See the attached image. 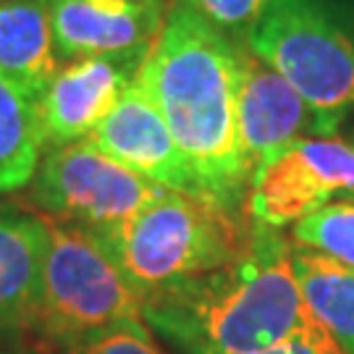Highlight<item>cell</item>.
<instances>
[{"instance_id":"6da1fadb","label":"cell","mask_w":354,"mask_h":354,"mask_svg":"<svg viewBox=\"0 0 354 354\" xmlns=\"http://www.w3.org/2000/svg\"><path fill=\"white\" fill-rule=\"evenodd\" d=\"M142 317L178 352L257 354L307 346L344 354L304 302L291 268V241L254 221L236 260L145 294Z\"/></svg>"},{"instance_id":"7a4b0ae2","label":"cell","mask_w":354,"mask_h":354,"mask_svg":"<svg viewBox=\"0 0 354 354\" xmlns=\"http://www.w3.org/2000/svg\"><path fill=\"white\" fill-rule=\"evenodd\" d=\"M137 84L158 105L197 194L247 213L250 181L236 129L239 42L184 0H171L163 29L137 71Z\"/></svg>"},{"instance_id":"3957f363","label":"cell","mask_w":354,"mask_h":354,"mask_svg":"<svg viewBox=\"0 0 354 354\" xmlns=\"http://www.w3.org/2000/svg\"><path fill=\"white\" fill-rule=\"evenodd\" d=\"M252 221L197 194L168 192L118 226L95 231L115 266L145 294L236 260Z\"/></svg>"},{"instance_id":"277c9868","label":"cell","mask_w":354,"mask_h":354,"mask_svg":"<svg viewBox=\"0 0 354 354\" xmlns=\"http://www.w3.org/2000/svg\"><path fill=\"white\" fill-rule=\"evenodd\" d=\"M247 45L313 108L317 137L354 113V0H270Z\"/></svg>"},{"instance_id":"5b68a950","label":"cell","mask_w":354,"mask_h":354,"mask_svg":"<svg viewBox=\"0 0 354 354\" xmlns=\"http://www.w3.org/2000/svg\"><path fill=\"white\" fill-rule=\"evenodd\" d=\"M45 254L39 291V344L111 328L142 317V291L115 266L87 226L42 215Z\"/></svg>"},{"instance_id":"8992f818","label":"cell","mask_w":354,"mask_h":354,"mask_svg":"<svg viewBox=\"0 0 354 354\" xmlns=\"http://www.w3.org/2000/svg\"><path fill=\"white\" fill-rule=\"evenodd\" d=\"M168 192L84 137L48 147L32 178L29 203L42 215L100 231L134 218Z\"/></svg>"},{"instance_id":"52a82bcc","label":"cell","mask_w":354,"mask_h":354,"mask_svg":"<svg viewBox=\"0 0 354 354\" xmlns=\"http://www.w3.org/2000/svg\"><path fill=\"white\" fill-rule=\"evenodd\" d=\"M354 194V147L333 137H299L254 171L244 210L270 228L294 226L333 197Z\"/></svg>"},{"instance_id":"ba28073f","label":"cell","mask_w":354,"mask_h":354,"mask_svg":"<svg viewBox=\"0 0 354 354\" xmlns=\"http://www.w3.org/2000/svg\"><path fill=\"white\" fill-rule=\"evenodd\" d=\"M147 53L64 61L39 100L45 147L84 140L124 97Z\"/></svg>"},{"instance_id":"9c48e42d","label":"cell","mask_w":354,"mask_h":354,"mask_svg":"<svg viewBox=\"0 0 354 354\" xmlns=\"http://www.w3.org/2000/svg\"><path fill=\"white\" fill-rule=\"evenodd\" d=\"M236 129L247 181L268 158L291 140L315 131V113L289 82L268 66L247 42H239Z\"/></svg>"},{"instance_id":"30bf717a","label":"cell","mask_w":354,"mask_h":354,"mask_svg":"<svg viewBox=\"0 0 354 354\" xmlns=\"http://www.w3.org/2000/svg\"><path fill=\"white\" fill-rule=\"evenodd\" d=\"M171 0H48L55 53L64 61L87 55L150 53Z\"/></svg>"},{"instance_id":"8fae6325","label":"cell","mask_w":354,"mask_h":354,"mask_svg":"<svg viewBox=\"0 0 354 354\" xmlns=\"http://www.w3.org/2000/svg\"><path fill=\"white\" fill-rule=\"evenodd\" d=\"M89 140L118 163L163 184L165 189L197 194L189 165L181 158L158 105L147 97L137 79L113 111L89 131Z\"/></svg>"},{"instance_id":"7c38bea8","label":"cell","mask_w":354,"mask_h":354,"mask_svg":"<svg viewBox=\"0 0 354 354\" xmlns=\"http://www.w3.org/2000/svg\"><path fill=\"white\" fill-rule=\"evenodd\" d=\"M42 254V218L0 207V333L37 330Z\"/></svg>"},{"instance_id":"4fadbf2b","label":"cell","mask_w":354,"mask_h":354,"mask_svg":"<svg viewBox=\"0 0 354 354\" xmlns=\"http://www.w3.org/2000/svg\"><path fill=\"white\" fill-rule=\"evenodd\" d=\"M58 68L48 0H0V74L39 102Z\"/></svg>"},{"instance_id":"5bb4252c","label":"cell","mask_w":354,"mask_h":354,"mask_svg":"<svg viewBox=\"0 0 354 354\" xmlns=\"http://www.w3.org/2000/svg\"><path fill=\"white\" fill-rule=\"evenodd\" d=\"M291 268L304 302L344 354H354V270L291 244Z\"/></svg>"},{"instance_id":"9a60e30c","label":"cell","mask_w":354,"mask_h":354,"mask_svg":"<svg viewBox=\"0 0 354 354\" xmlns=\"http://www.w3.org/2000/svg\"><path fill=\"white\" fill-rule=\"evenodd\" d=\"M39 102L0 74V194L26 187L42 160Z\"/></svg>"},{"instance_id":"2e32d148","label":"cell","mask_w":354,"mask_h":354,"mask_svg":"<svg viewBox=\"0 0 354 354\" xmlns=\"http://www.w3.org/2000/svg\"><path fill=\"white\" fill-rule=\"evenodd\" d=\"M291 244L354 270V203H326L291 226Z\"/></svg>"},{"instance_id":"e0dca14e","label":"cell","mask_w":354,"mask_h":354,"mask_svg":"<svg viewBox=\"0 0 354 354\" xmlns=\"http://www.w3.org/2000/svg\"><path fill=\"white\" fill-rule=\"evenodd\" d=\"M45 354H168L155 342L145 320H131L111 328L92 330L82 336H68L42 344Z\"/></svg>"},{"instance_id":"ac0fdd59","label":"cell","mask_w":354,"mask_h":354,"mask_svg":"<svg viewBox=\"0 0 354 354\" xmlns=\"http://www.w3.org/2000/svg\"><path fill=\"white\" fill-rule=\"evenodd\" d=\"M234 42H247L270 0H184Z\"/></svg>"},{"instance_id":"d6986e66","label":"cell","mask_w":354,"mask_h":354,"mask_svg":"<svg viewBox=\"0 0 354 354\" xmlns=\"http://www.w3.org/2000/svg\"><path fill=\"white\" fill-rule=\"evenodd\" d=\"M181 354H218V352H205V349H187ZM257 354H317L307 346H279V349H270V352H257Z\"/></svg>"},{"instance_id":"ffe728a7","label":"cell","mask_w":354,"mask_h":354,"mask_svg":"<svg viewBox=\"0 0 354 354\" xmlns=\"http://www.w3.org/2000/svg\"><path fill=\"white\" fill-rule=\"evenodd\" d=\"M8 354H37V352H32V349H16V352H8Z\"/></svg>"},{"instance_id":"44dd1931","label":"cell","mask_w":354,"mask_h":354,"mask_svg":"<svg viewBox=\"0 0 354 354\" xmlns=\"http://www.w3.org/2000/svg\"><path fill=\"white\" fill-rule=\"evenodd\" d=\"M349 145L354 147V129H352V137H349Z\"/></svg>"},{"instance_id":"7402d4cb","label":"cell","mask_w":354,"mask_h":354,"mask_svg":"<svg viewBox=\"0 0 354 354\" xmlns=\"http://www.w3.org/2000/svg\"><path fill=\"white\" fill-rule=\"evenodd\" d=\"M346 200H349V203H354V194H352V197H346Z\"/></svg>"}]
</instances>
